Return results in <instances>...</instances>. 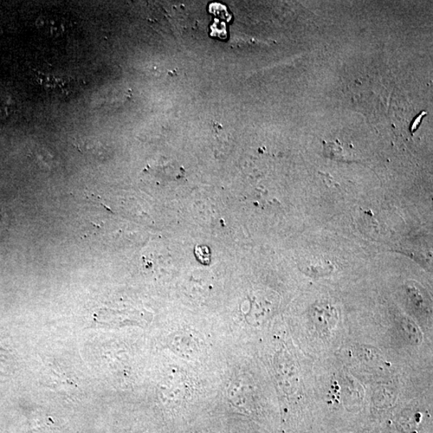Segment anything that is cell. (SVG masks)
I'll return each instance as SVG.
<instances>
[{
	"label": "cell",
	"mask_w": 433,
	"mask_h": 433,
	"mask_svg": "<svg viewBox=\"0 0 433 433\" xmlns=\"http://www.w3.org/2000/svg\"><path fill=\"white\" fill-rule=\"evenodd\" d=\"M14 110V102L8 94L0 93V120L8 118Z\"/></svg>",
	"instance_id": "3"
},
{
	"label": "cell",
	"mask_w": 433,
	"mask_h": 433,
	"mask_svg": "<svg viewBox=\"0 0 433 433\" xmlns=\"http://www.w3.org/2000/svg\"><path fill=\"white\" fill-rule=\"evenodd\" d=\"M36 26L43 34L50 37H60L68 34L71 28L70 22L66 18L55 14L46 13L36 19Z\"/></svg>",
	"instance_id": "1"
},
{
	"label": "cell",
	"mask_w": 433,
	"mask_h": 433,
	"mask_svg": "<svg viewBox=\"0 0 433 433\" xmlns=\"http://www.w3.org/2000/svg\"><path fill=\"white\" fill-rule=\"evenodd\" d=\"M35 80L48 93L56 96H66L70 92L71 82L63 76L34 71Z\"/></svg>",
	"instance_id": "2"
},
{
	"label": "cell",
	"mask_w": 433,
	"mask_h": 433,
	"mask_svg": "<svg viewBox=\"0 0 433 433\" xmlns=\"http://www.w3.org/2000/svg\"><path fill=\"white\" fill-rule=\"evenodd\" d=\"M195 254L198 261L204 264L209 265L211 260L210 250L206 245H197L195 249Z\"/></svg>",
	"instance_id": "4"
}]
</instances>
